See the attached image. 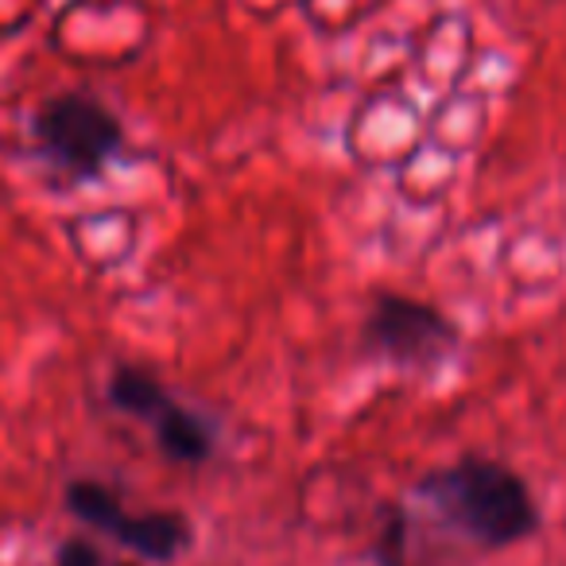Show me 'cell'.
<instances>
[{
    "mask_svg": "<svg viewBox=\"0 0 566 566\" xmlns=\"http://www.w3.org/2000/svg\"><path fill=\"white\" fill-rule=\"evenodd\" d=\"M32 133L43 156L78 179L102 171V164L125 140L120 120L113 117L109 105L90 94H59L43 102L32 120Z\"/></svg>",
    "mask_w": 566,
    "mask_h": 566,
    "instance_id": "obj_2",
    "label": "cell"
},
{
    "mask_svg": "<svg viewBox=\"0 0 566 566\" xmlns=\"http://www.w3.org/2000/svg\"><path fill=\"white\" fill-rule=\"evenodd\" d=\"M156 447L164 450L171 462L179 465H202L213 454V431L202 416H195L182 403H171L164 416L156 419Z\"/></svg>",
    "mask_w": 566,
    "mask_h": 566,
    "instance_id": "obj_5",
    "label": "cell"
},
{
    "mask_svg": "<svg viewBox=\"0 0 566 566\" xmlns=\"http://www.w3.org/2000/svg\"><path fill=\"white\" fill-rule=\"evenodd\" d=\"M408 512L388 504L385 520H380V532L373 539V563L377 566H411V551H408Z\"/></svg>",
    "mask_w": 566,
    "mask_h": 566,
    "instance_id": "obj_7",
    "label": "cell"
},
{
    "mask_svg": "<svg viewBox=\"0 0 566 566\" xmlns=\"http://www.w3.org/2000/svg\"><path fill=\"white\" fill-rule=\"evenodd\" d=\"M120 566H133V563H120Z\"/></svg>",
    "mask_w": 566,
    "mask_h": 566,
    "instance_id": "obj_9",
    "label": "cell"
},
{
    "mask_svg": "<svg viewBox=\"0 0 566 566\" xmlns=\"http://www.w3.org/2000/svg\"><path fill=\"white\" fill-rule=\"evenodd\" d=\"M109 403L117 411L133 419H144V423H156L167 408H171V392L164 388V380L148 369H136V365H120L109 377Z\"/></svg>",
    "mask_w": 566,
    "mask_h": 566,
    "instance_id": "obj_6",
    "label": "cell"
},
{
    "mask_svg": "<svg viewBox=\"0 0 566 566\" xmlns=\"http://www.w3.org/2000/svg\"><path fill=\"white\" fill-rule=\"evenodd\" d=\"M55 566H102V551L90 539H82V535H71V539L59 547Z\"/></svg>",
    "mask_w": 566,
    "mask_h": 566,
    "instance_id": "obj_8",
    "label": "cell"
},
{
    "mask_svg": "<svg viewBox=\"0 0 566 566\" xmlns=\"http://www.w3.org/2000/svg\"><path fill=\"white\" fill-rule=\"evenodd\" d=\"M66 509L86 527L105 532L109 539L125 543L128 551L151 558V563H167L190 543V520L182 512H128L117 501V493L105 489L102 481H71L66 485Z\"/></svg>",
    "mask_w": 566,
    "mask_h": 566,
    "instance_id": "obj_3",
    "label": "cell"
},
{
    "mask_svg": "<svg viewBox=\"0 0 566 566\" xmlns=\"http://www.w3.org/2000/svg\"><path fill=\"white\" fill-rule=\"evenodd\" d=\"M454 346V326L442 311L408 295H377L365 318V349L396 365H431Z\"/></svg>",
    "mask_w": 566,
    "mask_h": 566,
    "instance_id": "obj_4",
    "label": "cell"
},
{
    "mask_svg": "<svg viewBox=\"0 0 566 566\" xmlns=\"http://www.w3.org/2000/svg\"><path fill=\"white\" fill-rule=\"evenodd\" d=\"M419 496L481 551H501L535 532V501L524 478L493 458H462L419 481Z\"/></svg>",
    "mask_w": 566,
    "mask_h": 566,
    "instance_id": "obj_1",
    "label": "cell"
}]
</instances>
